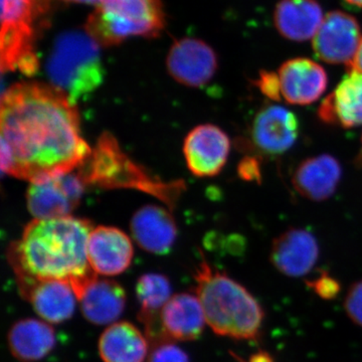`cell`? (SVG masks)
Masks as SVG:
<instances>
[{
	"label": "cell",
	"instance_id": "obj_34",
	"mask_svg": "<svg viewBox=\"0 0 362 362\" xmlns=\"http://www.w3.org/2000/svg\"><path fill=\"white\" fill-rule=\"evenodd\" d=\"M361 144H362V136H361ZM356 161L357 165L361 166V168H362V148H361V151L359 152L358 156H357Z\"/></svg>",
	"mask_w": 362,
	"mask_h": 362
},
{
	"label": "cell",
	"instance_id": "obj_24",
	"mask_svg": "<svg viewBox=\"0 0 362 362\" xmlns=\"http://www.w3.org/2000/svg\"><path fill=\"white\" fill-rule=\"evenodd\" d=\"M9 350L18 361L35 362L47 356L56 344V334L51 324L39 319L18 321L9 329Z\"/></svg>",
	"mask_w": 362,
	"mask_h": 362
},
{
	"label": "cell",
	"instance_id": "obj_15",
	"mask_svg": "<svg viewBox=\"0 0 362 362\" xmlns=\"http://www.w3.org/2000/svg\"><path fill=\"white\" fill-rule=\"evenodd\" d=\"M278 76L282 98L289 104H313L327 89L326 71L312 59H289L279 68Z\"/></svg>",
	"mask_w": 362,
	"mask_h": 362
},
{
	"label": "cell",
	"instance_id": "obj_29",
	"mask_svg": "<svg viewBox=\"0 0 362 362\" xmlns=\"http://www.w3.org/2000/svg\"><path fill=\"white\" fill-rule=\"evenodd\" d=\"M344 306L349 318L362 327V281L350 287Z\"/></svg>",
	"mask_w": 362,
	"mask_h": 362
},
{
	"label": "cell",
	"instance_id": "obj_21",
	"mask_svg": "<svg viewBox=\"0 0 362 362\" xmlns=\"http://www.w3.org/2000/svg\"><path fill=\"white\" fill-rule=\"evenodd\" d=\"M131 232L140 247L156 255H166L175 245L177 228L168 209L143 206L131 221Z\"/></svg>",
	"mask_w": 362,
	"mask_h": 362
},
{
	"label": "cell",
	"instance_id": "obj_17",
	"mask_svg": "<svg viewBox=\"0 0 362 362\" xmlns=\"http://www.w3.org/2000/svg\"><path fill=\"white\" fill-rule=\"evenodd\" d=\"M136 297L140 306L138 319L144 326L150 347L169 341L164 335L160 319L164 306L173 297L168 279L161 274H145L138 279Z\"/></svg>",
	"mask_w": 362,
	"mask_h": 362
},
{
	"label": "cell",
	"instance_id": "obj_1",
	"mask_svg": "<svg viewBox=\"0 0 362 362\" xmlns=\"http://www.w3.org/2000/svg\"><path fill=\"white\" fill-rule=\"evenodd\" d=\"M0 128L2 171L30 183L70 173L92 153L76 104L52 85L9 88L1 98Z\"/></svg>",
	"mask_w": 362,
	"mask_h": 362
},
{
	"label": "cell",
	"instance_id": "obj_31",
	"mask_svg": "<svg viewBox=\"0 0 362 362\" xmlns=\"http://www.w3.org/2000/svg\"><path fill=\"white\" fill-rule=\"evenodd\" d=\"M347 69H349V71H356V73L362 74V37L358 47H357L356 54L347 65Z\"/></svg>",
	"mask_w": 362,
	"mask_h": 362
},
{
	"label": "cell",
	"instance_id": "obj_32",
	"mask_svg": "<svg viewBox=\"0 0 362 362\" xmlns=\"http://www.w3.org/2000/svg\"><path fill=\"white\" fill-rule=\"evenodd\" d=\"M249 362H274L273 357L265 351H259L250 357Z\"/></svg>",
	"mask_w": 362,
	"mask_h": 362
},
{
	"label": "cell",
	"instance_id": "obj_27",
	"mask_svg": "<svg viewBox=\"0 0 362 362\" xmlns=\"http://www.w3.org/2000/svg\"><path fill=\"white\" fill-rule=\"evenodd\" d=\"M307 285L318 295L319 297L325 300H332L338 296L341 286L337 279L333 278L326 272L321 271L318 277L311 281H307Z\"/></svg>",
	"mask_w": 362,
	"mask_h": 362
},
{
	"label": "cell",
	"instance_id": "obj_4",
	"mask_svg": "<svg viewBox=\"0 0 362 362\" xmlns=\"http://www.w3.org/2000/svg\"><path fill=\"white\" fill-rule=\"evenodd\" d=\"M47 71L52 85L76 104L103 81L99 45L88 33L76 30L62 33L47 59Z\"/></svg>",
	"mask_w": 362,
	"mask_h": 362
},
{
	"label": "cell",
	"instance_id": "obj_26",
	"mask_svg": "<svg viewBox=\"0 0 362 362\" xmlns=\"http://www.w3.org/2000/svg\"><path fill=\"white\" fill-rule=\"evenodd\" d=\"M148 362H189V358L175 343L165 341L151 347Z\"/></svg>",
	"mask_w": 362,
	"mask_h": 362
},
{
	"label": "cell",
	"instance_id": "obj_28",
	"mask_svg": "<svg viewBox=\"0 0 362 362\" xmlns=\"http://www.w3.org/2000/svg\"><path fill=\"white\" fill-rule=\"evenodd\" d=\"M256 85L261 90L262 94L270 99L271 101L279 102L283 99L278 73L262 71L259 73Z\"/></svg>",
	"mask_w": 362,
	"mask_h": 362
},
{
	"label": "cell",
	"instance_id": "obj_16",
	"mask_svg": "<svg viewBox=\"0 0 362 362\" xmlns=\"http://www.w3.org/2000/svg\"><path fill=\"white\" fill-rule=\"evenodd\" d=\"M318 258V242L312 233L303 228H290L272 244V264L289 277L306 275L316 265Z\"/></svg>",
	"mask_w": 362,
	"mask_h": 362
},
{
	"label": "cell",
	"instance_id": "obj_13",
	"mask_svg": "<svg viewBox=\"0 0 362 362\" xmlns=\"http://www.w3.org/2000/svg\"><path fill=\"white\" fill-rule=\"evenodd\" d=\"M168 68L171 77L180 84L199 88L216 75L218 58L214 49L202 40L183 39L171 47Z\"/></svg>",
	"mask_w": 362,
	"mask_h": 362
},
{
	"label": "cell",
	"instance_id": "obj_12",
	"mask_svg": "<svg viewBox=\"0 0 362 362\" xmlns=\"http://www.w3.org/2000/svg\"><path fill=\"white\" fill-rule=\"evenodd\" d=\"M230 151V138L225 131L211 124L190 131L183 146L187 168L197 177L218 175L225 168Z\"/></svg>",
	"mask_w": 362,
	"mask_h": 362
},
{
	"label": "cell",
	"instance_id": "obj_19",
	"mask_svg": "<svg viewBox=\"0 0 362 362\" xmlns=\"http://www.w3.org/2000/svg\"><path fill=\"white\" fill-rule=\"evenodd\" d=\"M161 325L169 341H192L199 339L206 320L197 294L180 293L169 299L161 312Z\"/></svg>",
	"mask_w": 362,
	"mask_h": 362
},
{
	"label": "cell",
	"instance_id": "obj_14",
	"mask_svg": "<svg viewBox=\"0 0 362 362\" xmlns=\"http://www.w3.org/2000/svg\"><path fill=\"white\" fill-rule=\"evenodd\" d=\"M133 252L134 249L129 237L119 228L98 226L90 233L88 262L97 275H120L129 268Z\"/></svg>",
	"mask_w": 362,
	"mask_h": 362
},
{
	"label": "cell",
	"instance_id": "obj_10",
	"mask_svg": "<svg viewBox=\"0 0 362 362\" xmlns=\"http://www.w3.org/2000/svg\"><path fill=\"white\" fill-rule=\"evenodd\" d=\"M299 131V120L294 112L278 105H267L252 120V149L264 156H282L294 146Z\"/></svg>",
	"mask_w": 362,
	"mask_h": 362
},
{
	"label": "cell",
	"instance_id": "obj_25",
	"mask_svg": "<svg viewBox=\"0 0 362 362\" xmlns=\"http://www.w3.org/2000/svg\"><path fill=\"white\" fill-rule=\"evenodd\" d=\"M98 347L104 362H144L150 344L135 325L122 321L111 324L102 333Z\"/></svg>",
	"mask_w": 362,
	"mask_h": 362
},
{
	"label": "cell",
	"instance_id": "obj_18",
	"mask_svg": "<svg viewBox=\"0 0 362 362\" xmlns=\"http://www.w3.org/2000/svg\"><path fill=\"white\" fill-rule=\"evenodd\" d=\"M342 176L339 161L329 154L305 159L293 175V187L305 199L323 202L337 192Z\"/></svg>",
	"mask_w": 362,
	"mask_h": 362
},
{
	"label": "cell",
	"instance_id": "obj_33",
	"mask_svg": "<svg viewBox=\"0 0 362 362\" xmlns=\"http://www.w3.org/2000/svg\"><path fill=\"white\" fill-rule=\"evenodd\" d=\"M344 1L349 6L362 8V0H344Z\"/></svg>",
	"mask_w": 362,
	"mask_h": 362
},
{
	"label": "cell",
	"instance_id": "obj_6",
	"mask_svg": "<svg viewBox=\"0 0 362 362\" xmlns=\"http://www.w3.org/2000/svg\"><path fill=\"white\" fill-rule=\"evenodd\" d=\"M78 168L86 185H97L103 187H134L147 194L156 195L162 201L173 204L181 185H168L154 180L137 164L121 151L111 135L100 138L96 148Z\"/></svg>",
	"mask_w": 362,
	"mask_h": 362
},
{
	"label": "cell",
	"instance_id": "obj_9",
	"mask_svg": "<svg viewBox=\"0 0 362 362\" xmlns=\"http://www.w3.org/2000/svg\"><path fill=\"white\" fill-rule=\"evenodd\" d=\"M85 187L82 176L73 171L30 183L26 194L28 211L37 220L71 216L80 204Z\"/></svg>",
	"mask_w": 362,
	"mask_h": 362
},
{
	"label": "cell",
	"instance_id": "obj_2",
	"mask_svg": "<svg viewBox=\"0 0 362 362\" xmlns=\"http://www.w3.org/2000/svg\"><path fill=\"white\" fill-rule=\"evenodd\" d=\"M93 228L90 221L71 216L35 218L25 226L21 240L9 247V263L13 272L70 283L78 299L86 286L97 277L87 255Z\"/></svg>",
	"mask_w": 362,
	"mask_h": 362
},
{
	"label": "cell",
	"instance_id": "obj_22",
	"mask_svg": "<svg viewBox=\"0 0 362 362\" xmlns=\"http://www.w3.org/2000/svg\"><path fill=\"white\" fill-rule=\"evenodd\" d=\"M83 315L96 325L113 324L122 315L126 294L122 286L108 279H93L78 297Z\"/></svg>",
	"mask_w": 362,
	"mask_h": 362
},
{
	"label": "cell",
	"instance_id": "obj_3",
	"mask_svg": "<svg viewBox=\"0 0 362 362\" xmlns=\"http://www.w3.org/2000/svg\"><path fill=\"white\" fill-rule=\"evenodd\" d=\"M206 324L216 334L237 340L259 337L265 312L244 286L202 261L194 274Z\"/></svg>",
	"mask_w": 362,
	"mask_h": 362
},
{
	"label": "cell",
	"instance_id": "obj_20",
	"mask_svg": "<svg viewBox=\"0 0 362 362\" xmlns=\"http://www.w3.org/2000/svg\"><path fill=\"white\" fill-rule=\"evenodd\" d=\"M328 125L354 128L362 125V74L349 71L317 111Z\"/></svg>",
	"mask_w": 362,
	"mask_h": 362
},
{
	"label": "cell",
	"instance_id": "obj_30",
	"mask_svg": "<svg viewBox=\"0 0 362 362\" xmlns=\"http://www.w3.org/2000/svg\"><path fill=\"white\" fill-rule=\"evenodd\" d=\"M238 173L242 180L261 182V162L257 156H246L238 165Z\"/></svg>",
	"mask_w": 362,
	"mask_h": 362
},
{
	"label": "cell",
	"instance_id": "obj_5",
	"mask_svg": "<svg viewBox=\"0 0 362 362\" xmlns=\"http://www.w3.org/2000/svg\"><path fill=\"white\" fill-rule=\"evenodd\" d=\"M86 30L99 45L110 47L134 35L156 37L164 28L160 0H94Z\"/></svg>",
	"mask_w": 362,
	"mask_h": 362
},
{
	"label": "cell",
	"instance_id": "obj_23",
	"mask_svg": "<svg viewBox=\"0 0 362 362\" xmlns=\"http://www.w3.org/2000/svg\"><path fill=\"white\" fill-rule=\"evenodd\" d=\"M317 0H280L274 11V23L285 39L305 42L313 39L323 21Z\"/></svg>",
	"mask_w": 362,
	"mask_h": 362
},
{
	"label": "cell",
	"instance_id": "obj_11",
	"mask_svg": "<svg viewBox=\"0 0 362 362\" xmlns=\"http://www.w3.org/2000/svg\"><path fill=\"white\" fill-rule=\"evenodd\" d=\"M358 21L346 13L334 11L324 16L312 40L318 59L331 65H349L361 42Z\"/></svg>",
	"mask_w": 362,
	"mask_h": 362
},
{
	"label": "cell",
	"instance_id": "obj_35",
	"mask_svg": "<svg viewBox=\"0 0 362 362\" xmlns=\"http://www.w3.org/2000/svg\"><path fill=\"white\" fill-rule=\"evenodd\" d=\"M66 1L80 2V4H93L94 0H66Z\"/></svg>",
	"mask_w": 362,
	"mask_h": 362
},
{
	"label": "cell",
	"instance_id": "obj_8",
	"mask_svg": "<svg viewBox=\"0 0 362 362\" xmlns=\"http://www.w3.org/2000/svg\"><path fill=\"white\" fill-rule=\"evenodd\" d=\"M21 296L49 323H62L74 315L78 297L70 283L54 279H39L14 272Z\"/></svg>",
	"mask_w": 362,
	"mask_h": 362
},
{
	"label": "cell",
	"instance_id": "obj_7",
	"mask_svg": "<svg viewBox=\"0 0 362 362\" xmlns=\"http://www.w3.org/2000/svg\"><path fill=\"white\" fill-rule=\"evenodd\" d=\"M1 70L26 75L39 66L35 47V23L47 11L49 0H1Z\"/></svg>",
	"mask_w": 362,
	"mask_h": 362
}]
</instances>
